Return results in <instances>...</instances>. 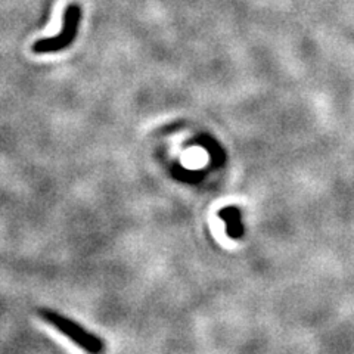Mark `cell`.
<instances>
[{"label": "cell", "mask_w": 354, "mask_h": 354, "mask_svg": "<svg viewBox=\"0 0 354 354\" xmlns=\"http://www.w3.org/2000/svg\"><path fill=\"white\" fill-rule=\"evenodd\" d=\"M82 18V9L77 3H71L65 8L64 12V26L59 35L40 39L32 44V52L44 55V53H55L66 49L75 40L77 31H79V24Z\"/></svg>", "instance_id": "6da1fadb"}, {"label": "cell", "mask_w": 354, "mask_h": 354, "mask_svg": "<svg viewBox=\"0 0 354 354\" xmlns=\"http://www.w3.org/2000/svg\"><path fill=\"white\" fill-rule=\"evenodd\" d=\"M40 316L46 320L48 324H50L53 328H57L61 334H64L66 338H70L74 341L77 346L82 347L83 350L88 353H99L102 351L104 344L102 341L97 337L88 334L86 329L77 325L73 320L66 319L65 316H61L55 312H50V310H40Z\"/></svg>", "instance_id": "7a4b0ae2"}, {"label": "cell", "mask_w": 354, "mask_h": 354, "mask_svg": "<svg viewBox=\"0 0 354 354\" xmlns=\"http://www.w3.org/2000/svg\"><path fill=\"white\" fill-rule=\"evenodd\" d=\"M218 217L226 223V234L230 239L242 238L243 226L241 218V209L238 207H226L218 209Z\"/></svg>", "instance_id": "3957f363"}]
</instances>
